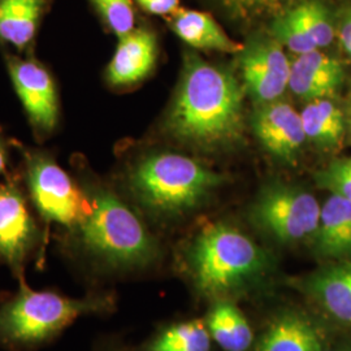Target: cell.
Masks as SVG:
<instances>
[{"label": "cell", "instance_id": "1", "mask_svg": "<svg viewBox=\"0 0 351 351\" xmlns=\"http://www.w3.org/2000/svg\"><path fill=\"white\" fill-rule=\"evenodd\" d=\"M75 178L88 206L80 223L65 232L68 254L101 272H134L156 263L159 245L138 215L81 169Z\"/></svg>", "mask_w": 351, "mask_h": 351}, {"label": "cell", "instance_id": "2", "mask_svg": "<svg viewBox=\"0 0 351 351\" xmlns=\"http://www.w3.org/2000/svg\"><path fill=\"white\" fill-rule=\"evenodd\" d=\"M164 130L202 149L239 142L245 130L243 88L236 75L188 53Z\"/></svg>", "mask_w": 351, "mask_h": 351}, {"label": "cell", "instance_id": "3", "mask_svg": "<svg viewBox=\"0 0 351 351\" xmlns=\"http://www.w3.org/2000/svg\"><path fill=\"white\" fill-rule=\"evenodd\" d=\"M186 261L195 289L215 301L254 288L272 268L263 249L239 229L223 223L202 230L190 245Z\"/></svg>", "mask_w": 351, "mask_h": 351}, {"label": "cell", "instance_id": "4", "mask_svg": "<svg viewBox=\"0 0 351 351\" xmlns=\"http://www.w3.org/2000/svg\"><path fill=\"white\" fill-rule=\"evenodd\" d=\"M126 182L146 213L172 219L201 206L221 184V177L185 155L150 152L130 167Z\"/></svg>", "mask_w": 351, "mask_h": 351}, {"label": "cell", "instance_id": "5", "mask_svg": "<svg viewBox=\"0 0 351 351\" xmlns=\"http://www.w3.org/2000/svg\"><path fill=\"white\" fill-rule=\"evenodd\" d=\"M112 298L90 294L73 298L52 290H34L21 280L20 288L0 306V346L11 350L39 348L72 326L77 319L104 313Z\"/></svg>", "mask_w": 351, "mask_h": 351}, {"label": "cell", "instance_id": "6", "mask_svg": "<svg viewBox=\"0 0 351 351\" xmlns=\"http://www.w3.org/2000/svg\"><path fill=\"white\" fill-rule=\"evenodd\" d=\"M23 156V172L29 198L46 224L71 230L88 210V198L73 176L58 164L49 151L14 142Z\"/></svg>", "mask_w": 351, "mask_h": 351}, {"label": "cell", "instance_id": "7", "mask_svg": "<svg viewBox=\"0 0 351 351\" xmlns=\"http://www.w3.org/2000/svg\"><path fill=\"white\" fill-rule=\"evenodd\" d=\"M322 207L304 189L287 185H267L251 207L252 223L280 243H297L313 239L319 226Z\"/></svg>", "mask_w": 351, "mask_h": 351}, {"label": "cell", "instance_id": "8", "mask_svg": "<svg viewBox=\"0 0 351 351\" xmlns=\"http://www.w3.org/2000/svg\"><path fill=\"white\" fill-rule=\"evenodd\" d=\"M5 62L34 137L38 142L50 138L60 123L59 93L50 69L30 53L20 56L10 52Z\"/></svg>", "mask_w": 351, "mask_h": 351}, {"label": "cell", "instance_id": "9", "mask_svg": "<svg viewBox=\"0 0 351 351\" xmlns=\"http://www.w3.org/2000/svg\"><path fill=\"white\" fill-rule=\"evenodd\" d=\"M40 242L42 232L29 210L23 189L14 178L7 177L0 182V262L19 280H24L26 263Z\"/></svg>", "mask_w": 351, "mask_h": 351}, {"label": "cell", "instance_id": "10", "mask_svg": "<svg viewBox=\"0 0 351 351\" xmlns=\"http://www.w3.org/2000/svg\"><path fill=\"white\" fill-rule=\"evenodd\" d=\"M245 88L259 103L276 101L289 88L290 65L282 45L274 37H256L239 52Z\"/></svg>", "mask_w": 351, "mask_h": 351}, {"label": "cell", "instance_id": "11", "mask_svg": "<svg viewBox=\"0 0 351 351\" xmlns=\"http://www.w3.org/2000/svg\"><path fill=\"white\" fill-rule=\"evenodd\" d=\"M252 129L265 150L289 163L295 160L307 139L301 113L284 101L267 103L259 108L252 117Z\"/></svg>", "mask_w": 351, "mask_h": 351}, {"label": "cell", "instance_id": "12", "mask_svg": "<svg viewBox=\"0 0 351 351\" xmlns=\"http://www.w3.org/2000/svg\"><path fill=\"white\" fill-rule=\"evenodd\" d=\"M293 285L333 320L351 326V261L326 264Z\"/></svg>", "mask_w": 351, "mask_h": 351}, {"label": "cell", "instance_id": "13", "mask_svg": "<svg viewBox=\"0 0 351 351\" xmlns=\"http://www.w3.org/2000/svg\"><path fill=\"white\" fill-rule=\"evenodd\" d=\"M158 39L147 27H134L119 45L106 69V81L116 88H132L152 73L158 62Z\"/></svg>", "mask_w": 351, "mask_h": 351}, {"label": "cell", "instance_id": "14", "mask_svg": "<svg viewBox=\"0 0 351 351\" xmlns=\"http://www.w3.org/2000/svg\"><path fill=\"white\" fill-rule=\"evenodd\" d=\"M342 80L339 60L315 50L298 55L291 63L289 88L302 99L317 101L332 97Z\"/></svg>", "mask_w": 351, "mask_h": 351}, {"label": "cell", "instance_id": "15", "mask_svg": "<svg viewBox=\"0 0 351 351\" xmlns=\"http://www.w3.org/2000/svg\"><path fill=\"white\" fill-rule=\"evenodd\" d=\"M50 4L51 0H0V43L29 55Z\"/></svg>", "mask_w": 351, "mask_h": 351}, {"label": "cell", "instance_id": "16", "mask_svg": "<svg viewBox=\"0 0 351 351\" xmlns=\"http://www.w3.org/2000/svg\"><path fill=\"white\" fill-rule=\"evenodd\" d=\"M324 346V335L313 319L289 310L267 326L256 351H320Z\"/></svg>", "mask_w": 351, "mask_h": 351}, {"label": "cell", "instance_id": "17", "mask_svg": "<svg viewBox=\"0 0 351 351\" xmlns=\"http://www.w3.org/2000/svg\"><path fill=\"white\" fill-rule=\"evenodd\" d=\"M313 241L320 258L351 261V201L335 194L326 199Z\"/></svg>", "mask_w": 351, "mask_h": 351}, {"label": "cell", "instance_id": "18", "mask_svg": "<svg viewBox=\"0 0 351 351\" xmlns=\"http://www.w3.org/2000/svg\"><path fill=\"white\" fill-rule=\"evenodd\" d=\"M172 29L189 46L199 50L239 53L243 45L232 39L213 19L199 11H177L173 13Z\"/></svg>", "mask_w": 351, "mask_h": 351}, {"label": "cell", "instance_id": "19", "mask_svg": "<svg viewBox=\"0 0 351 351\" xmlns=\"http://www.w3.org/2000/svg\"><path fill=\"white\" fill-rule=\"evenodd\" d=\"M207 328L213 341L226 351H247L254 341L250 324L239 307L220 300L207 316Z\"/></svg>", "mask_w": 351, "mask_h": 351}, {"label": "cell", "instance_id": "20", "mask_svg": "<svg viewBox=\"0 0 351 351\" xmlns=\"http://www.w3.org/2000/svg\"><path fill=\"white\" fill-rule=\"evenodd\" d=\"M306 138L322 147H335L343 136V114L330 101H310L301 113Z\"/></svg>", "mask_w": 351, "mask_h": 351}, {"label": "cell", "instance_id": "21", "mask_svg": "<svg viewBox=\"0 0 351 351\" xmlns=\"http://www.w3.org/2000/svg\"><path fill=\"white\" fill-rule=\"evenodd\" d=\"M211 335L201 320L168 326L147 343L146 351H211Z\"/></svg>", "mask_w": 351, "mask_h": 351}, {"label": "cell", "instance_id": "22", "mask_svg": "<svg viewBox=\"0 0 351 351\" xmlns=\"http://www.w3.org/2000/svg\"><path fill=\"white\" fill-rule=\"evenodd\" d=\"M316 49L326 47L335 38V30L324 5L316 0H303L291 8Z\"/></svg>", "mask_w": 351, "mask_h": 351}, {"label": "cell", "instance_id": "23", "mask_svg": "<svg viewBox=\"0 0 351 351\" xmlns=\"http://www.w3.org/2000/svg\"><path fill=\"white\" fill-rule=\"evenodd\" d=\"M229 16L239 21L276 19L303 0H217Z\"/></svg>", "mask_w": 351, "mask_h": 351}, {"label": "cell", "instance_id": "24", "mask_svg": "<svg viewBox=\"0 0 351 351\" xmlns=\"http://www.w3.org/2000/svg\"><path fill=\"white\" fill-rule=\"evenodd\" d=\"M272 37L297 55L317 50L291 10L274 19Z\"/></svg>", "mask_w": 351, "mask_h": 351}, {"label": "cell", "instance_id": "25", "mask_svg": "<svg viewBox=\"0 0 351 351\" xmlns=\"http://www.w3.org/2000/svg\"><path fill=\"white\" fill-rule=\"evenodd\" d=\"M95 10L101 14L104 24L113 34L121 38L130 33L134 25V10L132 0H91Z\"/></svg>", "mask_w": 351, "mask_h": 351}, {"label": "cell", "instance_id": "26", "mask_svg": "<svg viewBox=\"0 0 351 351\" xmlns=\"http://www.w3.org/2000/svg\"><path fill=\"white\" fill-rule=\"evenodd\" d=\"M319 186L351 201V158L339 159L316 176Z\"/></svg>", "mask_w": 351, "mask_h": 351}, {"label": "cell", "instance_id": "27", "mask_svg": "<svg viewBox=\"0 0 351 351\" xmlns=\"http://www.w3.org/2000/svg\"><path fill=\"white\" fill-rule=\"evenodd\" d=\"M137 3L146 12L156 16H165L177 12L180 0H137Z\"/></svg>", "mask_w": 351, "mask_h": 351}, {"label": "cell", "instance_id": "28", "mask_svg": "<svg viewBox=\"0 0 351 351\" xmlns=\"http://www.w3.org/2000/svg\"><path fill=\"white\" fill-rule=\"evenodd\" d=\"M339 39L343 49L351 58V12L345 17L339 26Z\"/></svg>", "mask_w": 351, "mask_h": 351}, {"label": "cell", "instance_id": "29", "mask_svg": "<svg viewBox=\"0 0 351 351\" xmlns=\"http://www.w3.org/2000/svg\"><path fill=\"white\" fill-rule=\"evenodd\" d=\"M10 147H11L10 139L5 137V134L0 129V176L3 175L7 169V164L10 160Z\"/></svg>", "mask_w": 351, "mask_h": 351}, {"label": "cell", "instance_id": "30", "mask_svg": "<svg viewBox=\"0 0 351 351\" xmlns=\"http://www.w3.org/2000/svg\"><path fill=\"white\" fill-rule=\"evenodd\" d=\"M320 351H351V349H348V348H326V346H324Z\"/></svg>", "mask_w": 351, "mask_h": 351}, {"label": "cell", "instance_id": "31", "mask_svg": "<svg viewBox=\"0 0 351 351\" xmlns=\"http://www.w3.org/2000/svg\"><path fill=\"white\" fill-rule=\"evenodd\" d=\"M350 125H351V103H350Z\"/></svg>", "mask_w": 351, "mask_h": 351}]
</instances>
